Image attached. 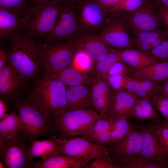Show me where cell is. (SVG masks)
<instances>
[{
	"label": "cell",
	"instance_id": "1",
	"mask_svg": "<svg viewBox=\"0 0 168 168\" xmlns=\"http://www.w3.org/2000/svg\"><path fill=\"white\" fill-rule=\"evenodd\" d=\"M9 41L7 62L29 84L43 72L44 44L25 33Z\"/></svg>",
	"mask_w": 168,
	"mask_h": 168
},
{
	"label": "cell",
	"instance_id": "2",
	"mask_svg": "<svg viewBox=\"0 0 168 168\" xmlns=\"http://www.w3.org/2000/svg\"><path fill=\"white\" fill-rule=\"evenodd\" d=\"M31 82L29 97L45 114L52 118L68 110L67 86L60 80L43 72Z\"/></svg>",
	"mask_w": 168,
	"mask_h": 168
},
{
	"label": "cell",
	"instance_id": "3",
	"mask_svg": "<svg viewBox=\"0 0 168 168\" xmlns=\"http://www.w3.org/2000/svg\"><path fill=\"white\" fill-rule=\"evenodd\" d=\"M10 105L18 112L23 124V134L30 141L40 137L49 139L56 136L59 131L53 119L40 110L27 93L12 100Z\"/></svg>",
	"mask_w": 168,
	"mask_h": 168
},
{
	"label": "cell",
	"instance_id": "4",
	"mask_svg": "<svg viewBox=\"0 0 168 168\" xmlns=\"http://www.w3.org/2000/svg\"><path fill=\"white\" fill-rule=\"evenodd\" d=\"M62 4L49 0L30 7L23 17L25 33L33 39L43 38L54 28Z\"/></svg>",
	"mask_w": 168,
	"mask_h": 168
},
{
	"label": "cell",
	"instance_id": "5",
	"mask_svg": "<svg viewBox=\"0 0 168 168\" xmlns=\"http://www.w3.org/2000/svg\"><path fill=\"white\" fill-rule=\"evenodd\" d=\"M30 141L22 130L0 140V160L7 168H33L35 162Z\"/></svg>",
	"mask_w": 168,
	"mask_h": 168
},
{
	"label": "cell",
	"instance_id": "6",
	"mask_svg": "<svg viewBox=\"0 0 168 168\" xmlns=\"http://www.w3.org/2000/svg\"><path fill=\"white\" fill-rule=\"evenodd\" d=\"M100 116V114L90 108L68 110L52 119L65 141L73 136L86 133Z\"/></svg>",
	"mask_w": 168,
	"mask_h": 168
},
{
	"label": "cell",
	"instance_id": "7",
	"mask_svg": "<svg viewBox=\"0 0 168 168\" xmlns=\"http://www.w3.org/2000/svg\"><path fill=\"white\" fill-rule=\"evenodd\" d=\"M73 4H62L54 28L43 37L44 43L68 42L74 36L81 33L78 10Z\"/></svg>",
	"mask_w": 168,
	"mask_h": 168
},
{
	"label": "cell",
	"instance_id": "8",
	"mask_svg": "<svg viewBox=\"0 0 168 168\" xmlns=\"http://www.w3.org/2000/svg\"><path fill=\"white\" fill-rule=\"evenodd\" d=\"M43 72L51 75L72 65L76 51L67 43H44Z\"/></svg>",
	"mask_w": 168,
	"mask_h": 168
},
{
	"label": "cell",
	"instance_id": "9",
	"mask_svg": "<svg viewBox=\"0 0 168 168\" xmlns=\"http://www.w3.org/2000/svg\"><path fill=\"white\" fill-rule=\"evenodd\" d=\"M28 84L7 62L0 69V99L7 110H11L10 102L27 93Z\"/></svg>",
	"mask_w": 168,
	"mask_h": 168
},
{
	"label": "cell",
	"instance_id": "10",
	"mask_svg": "<svg viewBox=\"0 0 168 168\" xmlns=\"http://www.w3.org/2000/svg\"><path fill=\"white\" fill-rule=\"evenodd\" d=\"M82 1L77 9L81 33L95 35L106 24L109 13L95 0Z\"/></svg>",
	"mask_w": 168,
	"mask_h": 168
},
{
	"label": "cell",
	"instance_id": "11",
	"mask_svg": "<svg viewBox=\"0 0 168 168\" xmlns=\"http://www.w3.org/2000/svg\"><path fill=\"white\" fill-rule=\"evenodd\" d=\"M63 155L89 161L108 157V150L82 137L69 138L62 144L54 155Z\"/></svg>",
	"mask_w": 168,
	"mask_h": 168
},
{
	"label": "cell",
	"instance_id": "12",
	"mask_svg": "<svg viewBox=\"0 0 168 168\" xmlns=\"http://www.w3.org/2000/svg\"><path fill=\"white\" fill-rule=\"evenodd\" d=\"M110 13L106 24L96 36L112 49L121 51L131 49L133 40L129 36L124 20Z\"/></svg>",
	"mask_w": 168,
	"mask_h": 168
},
{
	"label": "cell",
	"instance_id": "13",
	"mask_svg": "<svg viewBox=\"0 0 168 168\" xmlns=\"http://www.w3.org/2000/svg\"><path fill=\"white\" fill-rule=\"evenodd\" d=\"M141 137L139 156L146 160L168 167V153L161 146L155 132L153 123L138 124Z\"/></svg>",
	"mask_w": 168,
	"mask_h": 168
},
{
	"label": "cell",
	"instance_id": "14",
	"mask_svg": "<svg viewBox=\"0 0 168 168\" xmlns=\"http://www.w3.org/2000/svg\"><path fill=\"white\" fill-rule=\"evenodd\" d=\"M109 152L121 163L139 156L141 147V137L138 124L135 123L128 134L121 141L109 145Z\"/></svg>",
	"mask_w": 168,
	"mask_h": 168
},
{
	"label": "cell",
	"instance_id": "15",
	"mask_svg": "<svg viewBox=\"0 0 168 168\" xmlns=\"http://www.w3.org/2000/svg\"><path fill=\"white\" fill-rule=\"evenodd\" d=\"M159 16L153 5L145 3L138 9L129 12L127 21L136 34L159 29L161 25Z\"/></svg>",
	"mask_w": 168,
	"mask_h": 168
},
{
	"label": "cell",
	"instance_id": "16",
	"mask_svg": "<svg viewBox=\"0 0 168 168\" xmlns=\"http://www.w3.org/2000/svg\"><path fill=\"white\" fill-rule=\"evenodd\" d=\"M68 41L76 51L85 52L96 62L102 59L112 49L95 35L80 33Z\"/></svg>",
	"mask_w": 168,
	"mask_h": 168
},
{
	"label": "cell",
	"instance_id": "17",
	"mask_svg": "<svg viewBox=\"0 0 168 168\" xmlns=\"http://www.w3.org/2000/svg\"><path fill=\"white\" fill-rule=\"evenodd\" d=\"M92 106L100 115H108L114 93L107 81L95 75L91 85Z\"/></svg>",
	"mask_w": 168,
	"mask_h": 168
},
{
	"label": "cell",
	"instance_id": "18",
	"mask_svg": "<svg viewBox=\"0 0 168 168\" xmlns=\"http://www.w3.org/2000/svg\"><path fill=\"white\" fill-rule=\"evenodd\" d=\"M24 18L0 7V40H11L21 33L24 28Z\"/></svg>",
	"mask_w": 168,
	"mask_h": 168
},
{
	"label": "cell",
	"instance_id": "19",
	"mask_svg": "<svg viewBox=\"0 0 168 168\" xmlns=\"http://www.w3.org/2000/svg\"><path fill=\"white\" fill-rule=\"evenodd\" d=\"M128 75L125 91L141 99H151L153 96L158 94L161 83Z\"/></svg>",
	"mask_w": 168,
	"mask_h": 168
},
{
	"label": "cell",
	"instance_id": "20",
	"mask_svg": "<svg viewBox=\"0 0 168 168\" xmlns=\"http://www.w3.org/2000/svg\"><path fill=\"white\" fill-rule=\"evenodd\" d=\"M167 36L166 31L159 29L140 32L135 34L132 47L149 55L152 49L166 40Z\"/></svg>",
	"mask_w": 168,
	"mask_h": 168
},
{
	"label": "cell",
	"instance_id": "21",
	"mask_svg": "<svg viewBox=\"0 0 168 168\" xmlns=\"http://www.w3.org/2000/svg\"><path fill=\"white\" fill-rule=\"evenodd\" d=\"M68 110L84 109L92 106L91 85L67 86Z\"/></svg>",
	"mask_w": 168,
	"mask_h": 168
},
{
	"label": "cell",
	"instance_id": "22",
	"mask_svg": "<svg viewBox=\"0 0 168 168\" xmlns=\"http://www.w3.org/2000/svg\"><path fill=\"white\" fill-rule=\"evenodd\" d=\"M137 97L125 91L114 93L109 115L113 117L123 116L130 120Z\"/></svg>",
	"mask_w": 168,
	"mask_h": 168
},
{
	"label": "cell",
	"instance_id": "23",
	"mask_svg": "<svg viewBox=\"0 0 168 168\" xmlns=\"http://www.w3.org/2000/svg\"><path fill=\"white\" fill-rule=\"evenodd\" d=\"M112 120L111 116L100 115L90 129L81 137L97 144L107 143L110 137Z\"/></svg>",
	"mask_w": 168,
	"mask_h": 168
},
{
	"label": "cell",
	"instance_id": "24",
	"mask_svg": "<svg viewBox=\"0 0 168 168\" xmlns=\"http://www.w3.org/2000/svg\"><path fill=\"white\" fill-rule=\"evenodd\" d=\"M54 78L61 81L67 86H74L83 85H91L95 75L83 72L73 65L67 67L51 75Z\"/></svg>",
	"mask_w": 168,
	"mask_h": 168
},
{
	"label": "cell",
	"instance_id": "25",
	"mask_svg": "<svg viewBox=\"0 0 168 168\" xmlns=\"http://www.w3.org/2000/svg\"><path fill=\"white\" fill-rule=\"evenodd\" d=\"M89 161L65 155H55L46 159H41L39 161L35 163L34 168H82Z\"/></svg>",
	"mask_w": 168,
	"mask_h": 168
},
{
	"label": "cell",
	"instance_id": "26",
	"mask_svg": "<svg viewBox=\"0 0 168 168\" xmlns=\"http://www.w3.org/2000/svg\"><path fill=\"white\" fill-rule=\"evenodd\" d=\"M128 74L161 83L168 80V62H158L141 68L130 70Z\"/></svg>",
	"mask_w": 168,
	"mask_h": 168
},
{
	"label": "cell",
	"instance_id": "27",
	"mask_svg": "<svg viewBox=\"0 0 168 168\" xmlns=\"http://www.w3.org/2000/svg\"><path fill=\"white\" fill-rule=\"evenodd\" d=\"M120 61L130 70L140 69L159 62L155 58L132 49L120 51Z\"/></svg>",
	"mask_w": 168,
	"mask_h": 168
},
{
	"label": "cell",
	"instance_id": "28",
	"mask_svg": "<svg viewBox=\"0 0 168 168\" xmlns=\"http://www.w3.org/2000/svg\"><path fill=\"white\" fill-rule=\"evenodd\" d=\"M64 141L62 137L57 136L48 140H31L30 144L32 156L33 158L40 156L41 159L47 158L54 155Z\"/></svg>",
	"mask_w": 168,
	"mask_h": 168
},
{
	"label": "cell",
	"instance_id": "29",
	"mask_svg": "<svg viewBox=\"0 0 168 168\" xmlns=\"http://www.w3.org/2000/svg\"><path fill=\"white\" fill-rule=\"evenodd\" d=\"M133 116L135 123L137 124L145 120H151L153 122L161 121V115L154 108L151 99L137 98L133 109Z\"/></svg>",
	"mask_w": 168,
	"mask_h": 168
},
{
	"label": "cell",
	"instance_id": "30",
	"mask_svg": "<svg viewBox=\"0 0 168 168\" xmlns=\"http://www.w3.org/2000/svg\"><path fill=\"white\" fill-rule=\"evenodd\" d=\"M23 124L17 111L13 110L0 120V140L10 137L22 130Z\"/></svg>",
	"mask_w": 168,
	"mask_h": 168
},
{
	"label": "cell",
	"instance_id": "31",
	"mask_svg": "<svg viewBox=\"0 0 168 168\" xmlns=\"http://www.w3.org/2000/svg\"><path fill=\"white\" fill-rule=\"evenodd\" d=\"M111 117L112 123L110 137L107 143L108 145L118 142L122 140L129 132L134 124H131L129 120L123 116Z\"/></svg>",
	"mask_w": 168,
	"mask_h": 168
},
{
	"label": "cell",
	"instance_id": "32",
	"mask_svg": "<svg viewBox=\"0 0 168 168\" xmlns=\"http://www.w3.org/2000/svg\"><path fill=\"white\" fill-rule=\"evenodd\" d=\"M120 60V51L112 49L102 59L95 62L92 73L106 79L110 68L115 63Z\"/></svg>",
	"mask_w": 168,
	"mask_h": 168
},
{
	"label": "cell",
	"instance_id": "33",
	"mask_svg": "<svg viewBox=\"0 0 168 168\" xmlns=\"http://www.w3.org/2000/svg\"><path fill=\"white\" fill-rule=\"evenodd\" d=\"M95 62L86 52L79 50L76 52L72 65L81 71L92 74Z\"/></svg>",
	"mask_w": 168,
	"mask_h": 168
},
{
	"label": "cell",
	"instance_id": "34",
	"mask_svg": "<svg viewBox=\"0 0 168 168\" xmlns=\"http://www.w3.org/2000/svg\"><path fill=\"white\" fill-rule=\"evenodd\" d=\"M0 7L23 17L30 7L27 0H0Z\"/></svg>",
	"mask_w": 168,
	"mask_h": 168
},
{
	"label": "cell",
	"instance_id": "35",
	"mask_svg": "<svg viewBox=\"0 0 168 168\" xmlns=\"http://www.w3.org/2000/svg\"><path fill=\"white\" fill-rule=\"evenodd\" d=\"M120 164L122 168H165L159 163L146 160L139 156Z\"/></svg>",
	"mask_w": 168,
	"mask_h": 168
},
{
	"label": "cell",
	"instance_id": "36",
	"mask_svg": "<svg viewBox=\"0 0 168 168\" xmlns=\"http://www.w3.org/2000/svg\"><path fill=\"white\" fill-rule=\"evenodd\" d=\"M152 105L156 110L159 111L164 118L163 121L168 122V97L156 95L151 98Z\"/></svg>",
	"mask_w": 168,
	"mask_h": 168
},
{
	"label": "cell",
	"instance_id": "37",
	"mask_svg": "<svg viewBox=\"0 0 168 168\" xmlns=\"http://www.w3.org/2000/svg\"><path fill=\"white\" fill-rule=\"evenodd\" d=\"M155 132L164 150L168 153V127L163 124L161 121L153 122Z\"/></svg>",
	"mask_w": 168,
	"mask_h": 168
},
{
	"label": "cell",
	"instance_id": "38",
	"mask_svg": "<svg viewBox=\"0 0 168 168\" xmlns=\"http://www.w3.org/2000/svg\"><path fill=\"white\" fill-rule=\"evenodd\" d=\"M128 74H119L108 77L106 80L114 93L125 90L128 78Z\"/></svg>",
	"mask_w": 168,
	"mask_h": 168
},
{
	"label": "cell",
	"instance_id": "39",
	"mask_svg": "<svg viewBox=\"0 0 168 168\" xmlns=\"http://www.w3.org/2000/svg\"><path fill=\"white\" fill-rule=\"evenodd\" d=\"M82 168H121L122 166L120 164L115 162L109 156L95 159L93 162L89 164H86Z\"/></svg>",
	"mask_w": 168,
	"mask_h": 168
},
{
	"label": "cell",
	"instance_id": "40",
	"mask_svg": "<svg viewBox=\"0 0 168 168\" xmlns=\"http://www.w3.org/2000/svg\"><path fill=\"white\" fill-rule=\"evenodd\" d=\"M144 3V0H122L113 12H132L139 9Z\"/></svg>",
	"mask_w": 168,
	"mask_h": 168
},
{
	"label": "cell",
	"instance_id": "41",
	"mask_svg": "<svg viewBox=\"0 0 168 168\" xmlns=\"http://www.w3.org/2000/svg\"><path fill=\"white\" fill-rule=\"evenodd\" d=\"M149 55L159 62H168V39L152 49Z\"/></svg>",
	"mask_w": 168,
	"mask_h": 168
},
{
	"label": "cell",
	"instance_id": "42",
	"mask_svg": "<svg viewBox=\"0 0 168 168\" xmlns=\"http://www.w3.org/2000/svg\"><path fill=\"white\" fill-rule=\"evenodd\" d=\"M130 70L120 60L118 61L110 68L106 78L110 76L119 74H128Z\"/></svg>",
	"mask_w": 168,
	"mask_h": 168
},
{
	"label": "cell",
	"instance_id": "43",
	"mask_svg": "<svg viewBox=\"0 0 168 168\" xmlns=\"http://www.w3.org/2000/svg\"><path fill=\"white\" fill-rule=\"evenodd\" d=\"M107 13L114 11L115 9L122 0H95Z\"/></svg>",
	"mask_w": 168,
	"mask_h": 168
},
{
	"label": "cell",
	"instance_id": "44",
	"mask_svg": "<svg viewBox=\"0 0 168 168\" xmlns=\"http://www.w3.org/2000/svg\"><path fill=\"white\" fill-rule=\"evenodd\" d=\"M158 9L161 18L168 29V9L162 4H159Z\"/></svg>",
	"mask_w": 168,
	"mask_h": 168
},
{
	"label": "cell",
	"instance_id": "45",
	"mask_svg": "<svg viewBox=\"0 0 168 168\" xmlns=\"http://www.w3.org/2000/svg\"><path fill=\"white\" fill-rule=\"evenodd\" d=\"M7 52L1 45L0 47V69L3 68L7 61Z\"/></svg>",
	"mask_w": 168,
	"mask_h": 168
},
{
	"label": "cell",
	"instance_id": "46",
	"mask_svg": "<svg viewBox=\"0 0 168 168\" xmlns=\"http://www.w3.org/2000/svg\"><path fill=\"white\" fill-rule=\"evenodd\" d=\"M157 95L168 97V80L161 83Z\"/></svg>",
	"mask_w": 168,
	"mask_h": 168
},
{
	"label": "cell",
	"instance_id": "47",
	"mask_svg": "<svg viewBox=\"0 0 168 168\" xmlns=\"http://www.w3.org/2000/svg\"><path fill=\"white\" fill-rule=\"evenodd\" d=\"M7 110L6 105L4 101L0 99V120L6 116V111Z\"/></svg>",
	"mask_w": 168,
	"mask_h": 168
},
{
	"label": "cell",
	"instance_id": "48",
	"mask_svg": "<svg viewBox=\"0 0 168 168\" xmlns=\"http://www.w3.org/2000/svg\"><path fill=\"white\" fill-rule=\"evenodd\" d=\"M62 4L69 3H74V2L80 0H53Z\"/></svg>",
	"mask_w": 168,
	"mask_h": 168
},
{
	"label": "cell",
	"instance_id": "49",
	"mask_svg": "<svg viewBox=\"0 0 168 168\" xmlns=\"http://www.w3.org/2000/svg\"><path fill=\"white\" fill-rule=\"evenodd\" d=\"M161 4L168 9V0H159Z\"/></svg>",
	"mask_w": 168,
	"mask_h": 168
},
{
	"label": "cell",
	"instance_id": "50",
	"mask_svg": "<svg viewBox=\"0 0 168 168\" xmlns=\"http://www.w3.org/2000/svg\"><path fill=\"white\" fill-rule=\"evenodd\" d=\"M32 2L35 3V4H39L43 2L49 0H30Z\"/></svg>",
	"mask_w": 168,
	"mask_h": 168
},
{
	"label": "cell",
	"instance_id": "51",
	"mask_svg": "<svg viewBox=\"0 0 168 168\" xmlns=\"http://www.w3.org/2000/svg\"><path fill=\"white\" fill-rule=\"evenodd\" d=\"M0 168H5V166H4L3 163L1 161H0Z\"/></svg>",
	"mask_w": 168,
	"mask_h": 168
},
{
	"label": "cell",
	"instance_id": "52",
	"mask_svg": "<svg viewBox=\"0 0 168 168\" xmlns=\"http://www.w3.org/2000/svg\"><path fill=\"white\" fill-rule=\"evenodd\" d=\"M161 122L163 124H164L166 126L168 127V122H164L163 121H161Z\"/></svg>",
	"mask_w": 168,
	"mask_h": 168
}]
</instances>
